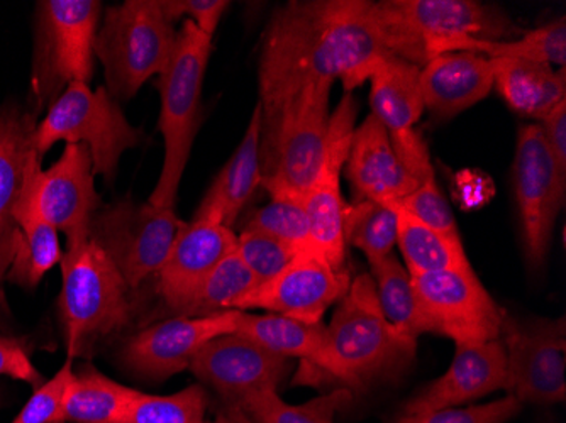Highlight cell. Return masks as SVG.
<instances>
[{"instance_id": "obj_15", "label": "cell", "mask_w": 566, "mask_h": 423, "mask_svg": "<svg viewBox=\"0 0 566 423\" xmlns=\"http://www.w3.org/2000/svg\"><path fill=\"white\" fill-rule=\"evenodd\" d=\"M355 101L346 92L338 109L331 116L326 161L311 189L302 197L311 244L338 272L346 269L345 215L348 209L342 195L339 173L355 133Z\"/></svg>"}, {"instance_id": "obj_12", "label": "cell", "mask_w": 566, "mask_h": 423, "mask_svg": "<svg viewBox=\"0 0 566 423\" xmlns=\"http://www.w3.org/2000/svg\"><path fill=\"white\" fill-rule=\"evenodd\" d=\"M501 337L507 358V393L521 403L565 402V319L520 320L504 314Z\"/></svg>"}, {"instance_id": "obj_18", "label": "cell", "mask_w": 566, "mask_h": 423, "mask_svg": "<svg viewBox=\"0 0 566 423\" xmlns=\"http://www.w3.org/2000/svg\"><path fill=\"white\" fill-rule=\"evenodd\" d=\"M241 310L209 317H171L146 327L124 343L126 368L138 377L164 381L189 369L197 352L216 337L237 330Z\"/></svg>"}, {"instance_id": "obj_36", "label": "cell", "mask_w": 566, "mask_h": 423, "mask_svg": "<svg viewBox=\"0 0 566 423\" xmlns=\"http://www.w3.org/2000/svg\"><path fill=\"white\" fill-rule=\"evenodd\" d=\"M208 412V393L200 384L168 396L139 391L119 423H202Z\"/></svg>"}, {"instance_id": "obj_2", "label": "cell", "mask_w": 566, "mask_h": 423, "mask_svg": "<svg viewBox=\"0 0 566 423\" xmlns=\"http://www.w3.org/2000/svg\"><path fill=\"white\" fill-rule=\"evenodd\" d=\"M375 18L390 53L422 66L451 41H512L523 36L499 6L476 0H381Z\"/></svg>"}, {"instance_id": "obj_33", "label": "cell", "mask_w": 566, "mask_h": 423, "mask_svg": "<svg viewBox=\"0 0 566 423\" xmlns=\"http://www.w3.org/2000/svg\"><path fill=\"white\" fill-rule=\"evenodd\" d=\"M371 275L378 305L387 322L402 336L418 340L424 334V327L419 315L412 278L406 266L390 254L371 264Z\"/></svg>"}, {"instance_id": "obj_4", "label": "cell", "mask_w": 566, "mask_h": 423, "mask_svg": "<svg viewBox=\"0 0 566 423\" xmlns=\"http://www.w3.org/2000/svg\"><path fill=\"white\" fill-rule=\"evenodd\" d=\"M326 337L329 348L326 374L349 388L396 377L415 359L418 343L387 322L370 275H359L349 285L348 294L326 326Z\"/></svg>"}, {"instance_id": "obj_29", "label": "cell", "mask_w": 566, "mask_h": 423, "mask_svg": "<svg viewBox=\"0 0 566 423\" xmlns=\"http://www.w3.org/2000/svg\"><path fill=\"white\" fill-rule=\"evenodd\" d=\"M387 203L396 210L397 244L410 275L472 268L461 240H450L436 232L409 214L399 202Z\"/></svg>"}, {"instance_id": "obj_43", "label": "cell", "mask_w": 566, "mask_h": 423, "mask_svg": "<svg viewBox=\"0 0 566 423\" xmlns=\"http://www.w3.org/2000/svg\"><path fill=\"white\" fill-rule=\"evenodd\" d=\"M0 377L28 381L34 388L44 383L43 377L38 373L25 351L24 340L15 337L0 336Z\"/></svg>"}, {"instance_id": "obj_27", "label": "cell", "mask_w": 566, "mask_h": 423, "mask_svg": "<svg viewBox=\"0 0 566 423\" xmlns=\"http://www.w3.org/2000/svg\"><path fill=\"white\" fill-rule=\"evenodd\" d=\"M14 219L18 222L19 234L14 257L6 278L22 288L33 289L43 276L62 261L63 254L59 229L41 215L25 178L15 205Z\"/></svg>"}, {"instance_id": "obj_17", "label": "cell", "mask_w": 566, "mask_h": 423, "mask_svg": "<svg viewBox=\"0 0 566 423\" xmlns=\"http://www.w3.org/2000/svg\"><path fill=\"white\" fill-rule=\"evenodd\" d=\"M25 181L33 192L41 215L65 232L66 240L91 231V222L101 209L95 190L94 165L85 145H66L50 170L41 171L36 149L25 165Z\"/></svg>"}, {"instance_id": "obj_9", "label": "cell", "mask_w": 566, "mask_h": 423, "mask_svg": "<svg viewBox=\"0 0 566 423\" xmlns=\"http://www.w3.org/2000/svg\"><path fill=\"white\" fill-rule=\"evenodd\" d=\"M98 0H44L38 4V47L33 91L38 109L51 105L72 84L94 75Z\"/></svg>"}, {"instance_id": "obj_14", "label": "cell", "mask_w": 566, "mask_h": 423, "mask_svg": "<svg viewBox=\"0 0 566 423\" xmlns=\"http://www.w3.org/2000/svg\"><path fill=\"white\" fill-rule=\"evenodd\" d=\"M349 285L348 269H334L313 246H308L279 275L238 298L233 310L262 308L270 314L317 324L331 305L342 302L348 294Z\"/></svg>"}, {"instance_id": "obj_46", "label": "cell", "mask_w": 566, "mask_h": 423, "mask_svg": "<svg viewBox=\"0 0 566 423\" xmlns=\"http://www.w3.org/2000/svg\"><path fill=\"white\" fill-rule=\"evenodd\" d=\"M202 423H218V420H216V422H202Z\"/></svg>"}, {"instance_id": "obj_7", "label": "cell", "mask_w": 566, "mask_h": 423, "mask_svg": "<svg viewBox=\"0 0 566 423\" xmlns=\"http://www.w3.org/2000/svg\"><path fill=\"white\" fill-rule=\"evenodd\" d=\"M178 31L160 0H126L107 9L95 40V59L104 66L114 101H129L160 75L174 55Z\"/></svg>"}, {"instance_id": "obj_1", "label": "cell", "mask_w": 566, "mask_h": 423, "mask_svg": "<svg viewBox=\"0 0 566 423\" xmlns=\"http://www.w3.org/2000/svg\"><path fill=\"white\" fill-rule=\"evenodd\" d=\"M390 53L367 0H292L273 12L259 63L262 123L319 82H343L345 91L370 81Z\"/></svg>"}, {"instance_id": "obj_19", "label": "cell", "mask_w": 566, "mask_h": 423, "mask_svg": "<svg viewBox=\"0 0 566 423\" xmlns=\"http://www.w3.org/2000/svg\"><path fill=\"white\" fill-rule=\"evenodd\" d=\"M189 369L226 403H237L254 391L276 390L291 371L292 359L280 358L233 332L206 343Z\"/></svg>"}, {"instance_id": "obj_24", "label": "cell", "mask_w": 566, "mask_h": 423, "mask_svg": "<svg viewBox=\"0 0 566 423\" xmlns=\"http://www.w3.org/2000/svg\"><path fill=\"white\" fill-rule=\"evenodd\" d=\"M36 114L19 109L0 114V285L14 257L19 228L14 219L25 165L34 151Z\"/></svg>"}, {"instance_id": "obj_37", "label": "cell", "mask_w": 566, "mask_h": 423, "mask_svg": "<svg viewBox=\"0 0 566 423\" xmlns=\"http://www.w3.org/2000/svg\"><path fill=\"white\" fill-rule=\"evenodd\" d=\"M241 231L260 232L292 246H313L302 200L292 197H272L266 205L248 215Z\"/></svg>"}, {"instance_id": "obj_42", "label": "cell", "mask_w": 566, "mask_h": 423, "mask_svg": "<svg viewBox=\"0 0 566 423\" xmlns=\"http://www.w3.org/2000/svg\"><path fill=\"white\" fill-rule=\"evenodd\" d=\"M165 15L171 22L187 18L208 36H214L219 21L228 9V0H160Z\"/></svg>"}, {"instance_id": "obj_20", "label": "cell", "mask_w": 566, "mask_h": 423, "mask_svg": "<svg viewBox=\"0 0 566 423\" xmlns=\"http://www.w3.org/2000/svg\"><path fill=\"white\" fill-rule=\"evenodd\" d=\"M507 358L501 339L483 343H457L453 362L403 405L402 415H424L482 399L505 387Z\"/></svg>"}, {"instance_id": "obj_34", "label": "cell", "mask_w": 566, "mask_h": 423, "mask_svg": "<svg viewBox=\"0 0 566 423\" xmlns=\"http://www.w3.org/2000/svg\"><path fill=\"white\" fill-rule=\"evenodd\" d=\"M259 285L253 273L238 256L237 251L209 273L192 297L180 305L171 317H209L221 311L233 310L238 298Z\"/></svg>"}, {"instance_id": "obj_8", "label": "cell", "mask_w": 566, "mask_h": 423, "mask_svg": "<svg viewBox=\"0 0 566 423\" xmlns=\"http://www.w3.org/2000/svg\"><path fill=\"white\" fill-rule=\"evenodd\" d=\"M59 141L87 146L94 173L113 183L124 152L142 145V133L129 124L106 87L92 91L87 84H72L48 107L34 130L40 158Z\"/></svg>"}, {"instance_id": "obj_22", "label": "cell", "mask_w": 566, "mask_h": 423, "mask_svg": "<svg viewBox=\"0 0 566 423\" xmlns=\"http://www.w3.org/2000/svg\"><path fill=\"white\" fill-rule=\"evenodd\" d=\"M345 165L356 202H400L419 187L397 158L387 130L371 114L353 133Z\"/></svg>"}, {"instance_id": "obj_31", "label": "cell", "mask_w": 566, "mask_h": 423, "mask_svg": "<svg viewBox=\"0 0 566 423\" xmlns=\"http://www.w3.org/2000/svg\"><path fill=\"white\" fill-rule=\"evenodd\" d=\"M138 393L85 366L70 383L63 406L65 423H119Z\"/></svg>"}, {"instance_id": "obj_25", "label": "cell", "mask_w": 566, "mask_h": 423, "mask_svg": "<svg viewBox=\"0 0 566 423\" xmlns=\"http://www.w3.org/2000/svg\"><path fill=\"white\" fill-rule=\"evenodd\" d=\"M260 142H262V107L256 104L243 141L229 158L224 168L219 171L193 219L216 222L226 228H231L238 221L244 207L262 184Z\"/></svg>"}, {"instance_id": "obj_21", "label": "cell", "mask_w": 566, "mask_h": 423, "mask_svg": "<svg viewBox=\"0 0 566 423\" xmlns=\"http://www.w3.org/2000/svg\"><path fill=\"white\" fill-rule=\"evenodd\" d=\"M237 244L238 235L226 225L203 219H193L186 224L160 272L155 275L157 294L168 314L174 315L192 297L209 273L237 251Z\"/></svg>"}, {"instance_id": "obj_26", "label": "cell", "mask_w": 566, "mask_h": 423, "mask_svg": "<svg viewBox=\"0 0 566 423\" xmlns=\"http://www.w3.org/2000/svg\"><path fill=\"white\" fill-rule=\"evenodd\" d=\"M494 87L512 110L533 119H545L566 101L565 68L527 60H491Z\"/></svg>"}, {"instance_id": "obj_28", "label": "cell", "mask_w": 566, "mask_h": 423, "mask_svg": "<svg viewBox=\"0 0 566 423\" xmlns=\"http://www.w3.org/2000/svg\"><path fill=\"white\" fill-rule=\"evenodd\" d=\"M234 334L259 343L280 358H298L324 374L329 369L326 326L307 324L283 315H251L241 311Z\"/></svg>"}, {"instance_id": "obj_13", "label": "cell", "mask_w": 566, "mask_h": 423, "mask_svg": "<svg viewBox=\"0 0 566 423\" xmlns=\"http://www.w3.org/2000/svg\"><path fill=\"white\" fill-rule=\"evenodd\" d=\"M514 180L527 264L539 269L545 266L553 228L565 203L566 177L556 167L537 124L520 129Z\"/></svg>"}, {"instance_id": "obj_11", "label": "cell", "mask_w": 566, "mask_h": 423, "mask_svg": "<svg viewBox=\"0 0 566 423\" xmlns=\"http://www.w3.org/2000/svg\"><path fill=\"white\" fill-rule=\"evenodd\" d=\"M424 334L457 343L501 339L505 311L497 307L473 268L410 275Z\"/></svg>"}, {"instance_id": "obj_45", "label": "cell", "mask_w": 566, "mask_h": 423, "mask_svg": "<svg viewBox=\"0 0 566 423\" xmlns=\"http://www.w3.org/2000/svg\"><path fill=\"white\" fill-rule=\"evenodd\" d=\"M218 423H237L234 422L231 416L228 415V413H221V415L218 416Z\"/></svg>"}, {"instance_id": "obj_16", "label": "cell", "mask_w": 566, "mask_h": 423, "mask_svg": "<svg viewBox=\"0 0 566 423\" xmlns=\"http://www.w3.org/2000/svg\"><path fill=\"white\" fill-rule=\"evenodd\" d=\"M419 66L397 56L384 60L371 73V116L385 127L402 167L418 183L436 180L428 148L415 126L424 113Z\"/></svg>"}, {"instance_id": "obj_6", "label": "cell", "mask_w": 566, "mask_h": 423, "mask_svg": "<svg viewBox=\"0 0 566 423\" xmlns=\"http://www.w3.org/2000/svg\"><path fill=\"white\" fill-rule=\"evenodd\" d=\"M333 84L298 92L269 123H262V187L270 197L302 200L326 161Z\"/></svg>"}, {"instance_id": "obj_35", "label": "cell", "mask_w": 566, "mask_h": 423, "mask_svg": "<svg viewBox=\"0 0 566 423\" xmlns=\"http://www.w3.org/2000/svg\"><path fill=\"white\" fill-rule=\"evenodd\" d=\"M345 240L367 256L370 266L385 260L397 244L396 210L390 203L375 200H359L355 205H348Z\"/></svg>"}, {"instance_id": "obj_5", "label": "cell", "mask_w": 566, "mask_h": 423, "mask_svg": "<svg viewBox=\"0 0 566 423\" xmlns=\"http://www.w3.org/2000/svg\"><path fill=\"white\" fill-rule=\"evenodd\" d=\"M211 50L212 38L186 19L182 30L178 31L170 63L158 75L161 101L158 129L164 136L165 156L157 187L149 195L151 205L174 209L177 202L180 181L202 119L200 95Z\"/></svg>"}, {"instance_id": "obj_32", "label": "cell", "mask_w": 566, "mask_h": 423, "mask_svg": "<svg viewBox=\"0 0 566 423\" xmlns=\"http://www.w3.org/2000/svg\"><path fill=\"white\" fill-rule=\"evenodd\" d=\"M451 51H472L489 60H527V62L548 63L565 68L566 65V21L555 19L549 24L536 28L512 41H480L460 38L451 41L441 53Z\"/></svg>"}, {"instance_id": "obj_3", "label": "cell", "mask_w": 566, "mask_h": 423, "mask_svg": "<svg viewBox=\"0 0 566 423\" xmlns=\"http://www.w3.org/2000/svg\"><path fill=\"white\" fill-rule=\"evenodd\" d=\"M60 317L69 359L87 358L98 340L132 319L129 286L91 231L69 240L62 261Z\"/></svg>"}, {"instance_id": "obj_41", "label": "cell", "mask_w": 566, "mask_h": 423, "mask_svg": "<svg viewBox=\"0 0 566 423\" xmlns=\"http://www.w3.org/2000/svg\"><path fill=\"white\" fill-rule=\"evenodd\" d=\"M524 403L507 394L505 399L469 409H444L424 415H400L396 423H507L520 415Z\"/></svg>"}, {"instance_id": "obj_23", "label": "cell", "mask_w": 566, "mask_h": 423, "mask_svg": "<svg viewBox=\"0 0 566 423\" xmlns=\"http://www.w3.org/2000/svg\"><path fill=\"white\" fill-rule=\"evenodd\" d=\"M424 109L450 119L491 94L494 73L491 60L472 51H451L429 60L419 72Z\"/></svg>"}, {"instance_id": "obj_10", "label": "cell", "mask_w": 566, "mask_h": 423, "mask_svg": "<svg viewBox=\"0 0 566 423\" xmlns=\"http://www.w3.org/2000/svg\"><path fill=\"white\" fill-rule=\"evenodd\" d=\"M186 224L174 209L127 199L101 207L92 219L91 235L133 292L160 272Z\"/></svg>"}, {"instance_id": "obj_30", "label": "cell", "mask_w": 566, "mask_h": 423, "mask_svg": "<svg viewBox=\"0 0 566 423\" xmlns=\"http://www.w3.org/2000/svg\"><path fill=\"white\" fill-rule=\"evenodd\" d=\"M352 400L348 388H338L304 405H289L276 390L247 394L237 403H226L224 412L237 423H334V413Z\"/></svg>"}, {"instance_id": "obj_38", "label": "cell", "mask_w": 566, "mask_h": 423, "mask_svg": "<svg viewBox=\"0 0 566 423\" xmlns=\"http://www.w3.org/2000/svg\"><path fill=\"white\" fill-rule=\"evenodd\" d=\"M302 250L305 247L292 246L260 232L241 231L238 235L237 254L259 285L279 275Z\"/></svg>"}, {"instance_id": "obj_44", "label": "cell", "mask_w": 566, "mask_h": 423, "mask_svg": "<svg viewBox=\"0 0 566 423\" xmlns=\"http://www.w3.org/2000/svg\"><path fill=\"white\" fill-rule=\"evenodd\" d=\"M542 133L556 167L566 177V101L542 120Z\"/></svg>"}, {"instance_id": "obj_40", "label": "cell", "mask_w": 566, "mask_h": 423, "mask_svg": "<svg viewBox=\"0 0 566 423\" xmlns=\"http://www.w3.org/2000/svg\"><path fill=\"white\" fill-rule=\"evenodd\" d=\"M399 203L409 214L415 215L436 232L447 235L450 240H460L453 212H451L443 193L438 189L436 180L419 184L415 192L400 200Z\"/></svg>"}, {"instance_id": "obj_39", "label": "cell", "mask_w": 566, "mask_h": 423, "mask_svg": "<svg viewBox=\"0 0 566 423\" xmlns=\"http://www.w3.org/2000/svg\"><path fill=\"white\" fill-rule=\"evenodd\" d=\"M73 374L72 359H66L55 378L34 390L33 396L11 423H65L63 406Z\"/></svg>"}]
</instances>
